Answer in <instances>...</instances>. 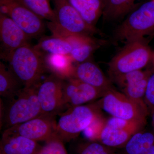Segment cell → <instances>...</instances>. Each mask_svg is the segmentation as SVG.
I'll return each mask as SVG.
<instances>
[{"instance_id": "28", "label": "cell", "mask_w": 154, "mask_h": 154, "mask_svg": "<svg viewBox=\"0 0 154 154\" xmlns=\"http://www.w3.org/2000/svg\"><path fill=\"white\" fill-rule=\"evenodd\" d=\"M143 154H154V144Z\"/></svg>"}, {"instance_id": "7", "label": "cell", "mask_w": 154, "mask_h": 154, "mask_svg": "<svg viewBox=\"0 0 154 154\" xmlns=\"http://www.w3.org/2000/svg\"><path fill=\"white\" fill-rule=\"evenodd\" d=\"M0 13L7 15L31 38L41 37L43 19L16 0H0Z\"/></svg>"}, {"instance_id": "10", "label": "cell", "mask_w": 154, "mask_h": 154, "mask_svg": "<svg viewBox=\"0 0 154 154\" xmlns=\"http://www.w3.org/2000/svg\"><path fill=\"white\" fill-rule=\"evenodd\" d=\"M64 80L54 74L39 83L37 96L41 108L42 115H54L63 108Z\"/></svg>"}, {"instance_id": "31", "label": "cell", "mask_w": 154, "mask_h": 154, "mask_svg": "<svg viewBox=\"0 0 154 154\" xmlns=\"http://www.w3.org/2000/svg\"><path fill=\"white\" fill-rule=\"evenodd\" d=\"M107 1H108V0H103V2H104V5H105ZM104 7H105V6H104Z\"/></svg>"}, {"instance_id": "22", "label": "cell", "mask_w": 154, "mask_h": 154, "mask_svg": "<svg viewBox=\"0 0 154 154\" xmlns=\"http://www.w3.org/2000/svg\"><path fill=\"white\" fill-rule=\"evenodd\" d=\"M43 19L54 22L55 14L50 0H16Z\"/></svg>"}, {"instance_id": "23", "label": "cell", "mask_w": 154, "mask_h": 154, "mask_svg": "<svg viewBox=\"0 0 154 154\" xmlns=\"http://www.w3.org/2000/svg\"><path fill=\"white\" fill-rule=\"evenodd\" d=\"M151 73L143 79L134 82L121 89V92L125 96L147 110L144 98L149 77Z\"/></svg>"}, {"instance_id": "25", "label": "cell", "mask_w": 154, "mask_h": 154, "mask_svg": "<svg viewBox=\"0 0 154 154\" xmlns=\"http://www.w3.org/2000/svg\"><path fill=\"white\" fill-rule=\"evenodd\" d=\"M36 154H68L63 141L55 134L45 141Z\"/></svg>"}, {"instance_id": "27", "label": "cell", "mask_w": 154, "mask_h": 154, "mask_svg": "<svg viewBox=\"0 0 154 154\" xmlns=\"http://www.w3.org/2000/svg\"><path fill=\"white\" fill-rule=\"evenodd\" d=\"M144 101L149 114H151L154 110V72L149 77Z\"/></svg>"}, {"instance_id": "13", "label": "cell", "mask_w": 154, "mask_h": 154, "mask_svg": "<svg viewBox=\"0 0 154 154\" xmlns=\"http://www.w3.org/2000/svg\"><path fill=\"white\" fill-rule=\"evenodd\" d=\"M104 94L96 88L75 78L72 77L64 80L63 107L67 105L70 108L84 105L102 98Z\"/></svg>"}, {"instance_id": "4", "label": "cell", "mask_w": 154, "mask_h": 154, "mask_svg": "<svg viewBox=\"0 0 154 154\" xmlns=\"http://www.w3.org/2000/svg\"><path fill=\"white\" fill-rule=\"evenodd\" d=\"M38 85L22 88L9 101L10 104L5 110L2 123L6 129L42 115L37 96Z\"/></svg>"}, {"instance_id": "19", "label": "cell", "mask_w": 154, "mask_h": 154, "mask_svg": "<svg viewBox=\"0 0 154 154\" xmlns=\"http://www.w3.org/2000/svg\"><path fill=\"white\" fill-rule=\"evenodd\" d=\"M154 144V131L143 129L130 138L119 154H143Z\"/></svg>"}, {"instance_id": "1", "label": "cell", "mask_w": 154, "mask_h": 154, "mask_svg": "<svg viewBox=\"0 0 154 154\" xmlns=\"http://www.w3.org/2000/svg\"><path fill=\"white\" fill-rule=\"evenodd\" d=\"M6 61L8 62L9 69L24 88L38 86L47 70L43 57L30 44L14 51Z\"/></svg>"}, {"instance_id": "8", "label": "cell", "mask_w": 154, "mask_h": 154, "mask_svg": "<svg viewBox=\"0 0 154 154\" xmlns=\"http://www.w3.org/2000/svg\"><path fill=\"white\" fill-rule=\"evenodd\" d=\"M53 3L55 21L52 23L58 28L75 35L94 36L99 34V30L88 25L68 0H53Z\"/></svg>"}, {"instance_id": "20", "label": "cell", "mask_w": 154, "mask_h": 154, "mask_svg": "<svg viewBox=\"0 0 154 154\" xmlns=\"http://www.w3.org/2000/svg\"><path fill=\"white\" fill-rule=\"evenodd\" d=\"M22 84L11 70L0 62V95L10 101L22 88Z\"/></svg>"}, {"instance_id": "11", "label": "cell", "mask_w": 154, "mask_h": 154, "mask_svg": "<svg viewBox=\"0 0 154 154\" xmlns=\"http://www.w3.org/2000/svg\"><path fill=\"white\" fill-rule=\"evenodd\" d=\"M55 115L42 114L5 129L10 133L22 136L36 142L46 141L56 134Z\"/></svg>"}, {"instance_id": "29", "label": "cell", "mask_w": 154, "mask_h": 154, "mask_svg": "<svg viewBox=\"0 0 154 154\" xmlns=\"http://www.w3.org/2000/svg\"><path fill=\"white\" fill-rule=\"evenodd\" d=\"M151 115L152 118L151 124L152 128L153 131L154 132V110L151 113Z\"/></svg>"}, {"instance_id": "32", "label": "cell", "mask_w": 154, "mask_h": 154, "mask_svg": "<svg viewBox=\"0 0 154 154\" xmlns=\"http://www.w3.org/2000/svg\"></svg>"}, {"instance_id": "18", "label": "cell", "mask_w": 154, "mask_h": 154, "mask_svg": "<svg viewBox=\"0 0 154 154\" xmlns=\"http://www.w3.org/2000/svg\"><path fill=\"white\" fill-rule=\"evenodd\" d=\"M47 70L63 80L72 77L74 66L70 55L55 54L43 57Z\"/></svg>"}, {"instance_id": "26", "label": "cell", "mask_w": 154, "mask_h": 154, "mask_svg": "<svg viewBox=\"0 0 154 154\" xmlns=\"http://www.w3.org/2000/svg\"><path fill=\"white\" fill-rule=\"evenodd\" d=\"M151 73V72L149 71L139 70L127 73L121 75L117 76L112 79H113L114 82L120 89H122L134 82L143 79Z\"/></svg>"}, {"instance_id": "15", "label": "cell", "mask_w": 154, "mask_h": 154, "mask_svg": "<svg viewBox=\"0 0 154 154\" xmlns=\"http://www.w3.org/2000/svg\"><path fill=\"white\" fill-rule=\"evenodd\" d=\"M41 146L35 141L4 131L0 143V154H36Z\"/></svg>"}, {"instance_id": "30", "label": "cell", "mask_w": 154, "mask_h": 154, "mask_svg": "<svg viewBox=\"0 0 154 154\" xmlns=\"http://www.w3.org/2000/svg\"><path fill=\"white\" fill-rule=\"evenodd\" d=\"M152 61L154 65V51H153L152 57Z\"/></svg>"}, {"instance_id": "12", "label": "cell", "mask_w": 154, "mask_h": 154, "mask_svg": "<svg viewBox=\"0 0 154 154\" xmlns=\"http://www.w3.org/2000/svg\"><path fill=\"white\" fill-rule=\"evenodd\" d=\"M30 39L10 17L0 13L1 58L7 61L14 51L30 44Z\"/></svg>"}, {"instance_id": "5", "label": "cell", "mask_w": 154, "mask_h": 154, "mask_svg": "<svg viewBox=\"0 0 154 154\" xmlns=\"http://www.w3.org/2000/svg\"><path fill=\"white\" fill-rule=\"evenodd\" d=\"M97 103L112 117L146 124L148 111L113 88L105 92Z\"/></svg>"}, {"instance_id": "9", "label": "cell", "mask_w": 154, "mask_h": 154, "mask_svg": "<svg viewBox=\"0 0 154 154\" xmlns=\"http://www.w3.org/2000/svg\"><path fill=\"white\" fill-rule=\"evenodd\" d=\"M145 125L111 116L99 134L96 141L112 148H122L136 133L144 129Z\"/></svg>"}, {"instance_id": "17", "label": "cell", "mask_w": 154, "mask_h": 154, "mask_svg": "<svg viewBox=\"0 0 154 154\" xmlns=\"http://www.w3.org/2000/svg\"><path fill=\"white\" fill-rule=\"evenodd\" d=\"M33 47L43 57L55 54L70 55L72 50L70 45L65 39L53 35L42 36Z\"/></svg>"}, {"instance_id": "2", "label": "cell", "mask_w": 154, "mask_h": 154, "mask_svg": "<svg viewBox=\"0 0 154 154\" xmlns=\"http://www.w3.org/2000/svg\"><path fill=\"white\" fill-rule=\"evenodd\" d=\"M98 103L69 108L57 122L55 134L64 142H69L84 132L102 117Z\"/></svg>"}, {"instance_id": "16", "label": "cell", "mask_w": 154, "mask_h": 154, "mask_svg": "<svg viewBox=\"0 0 154 154\" xmlns=\"http://www.w3.org/2000/svg\"><path fill=\"white\" fill-rule=\"evenodd\" d=\"M87 23L96 28L98 20L103 14V0H68Z\"/></svg>"}, {"instance_id": "3", "label": "cell", "mask_w": 154, "mask_h": 154, "mask_svg": "<svg viewBox=\"0 0 154 154\" xmlns=\"http://www.w3.org/2000/svg\"><path fill=\"white\" fill-rule=\"evenodd\" d=\"M153 51L143 39L127 42L108 63L112 78L142 70L152 60Z\"/></svg>"}, {"instance_id": "14", "label": "cell", "mask_w": 154, "mask_h": 154, "mask_svg": "<svg viewBox=\"0 0 154 154\" xmlns=\"http://www.w3.org/2000/svg\"><path fill=\"white\" fill-rule=\"evenodd\" d=\"M72 77L94 87L104 94L113 88L110 81L99 67L89 60L75 66Z\"/></svg>"}, {"instance_id": "24", "label": "cell", "mask_w": 154, "mask_h": 154, "mask_svg": "<svg viewBox=\"0 0 154 154\" xmlns=\"http://www.w3.org/2000/svg\"><path fill=\"white\" fill-rule=\"evenodd\" d=\"M77 151L79 154H116L114 149L99 142L90 140L80 144Z\"/></svg>"}, {"instance_id": "21", "label": "cell", "mask_w": 154, "mask_h": 154, "mask_svg": "<svg viewBox=\"0 0 154 154\" xmlns=\"http://www.w3.org/2000/svg\"><path fill=\"white\" fill-rule=\"evenodd\" d=\"M136 0H108L104 7L102 15L107 20L118 19L129 12Z\"/></svg>"}, {"instance_id": "6", "label": "cell", "mask_w": 154, "mask_h": 154, "mask_svg": "<svg viewBox=\"0 0 154 154\" xmlns=\"http://www.w3.org/2000/svg\"><path fill=\"white\" fill-rule=\"evenodd\" d=\"M154 30V1L142 5L133 11L116 30L118 39L127 42L143 39Z\"/></svg>"}]
</instances>
